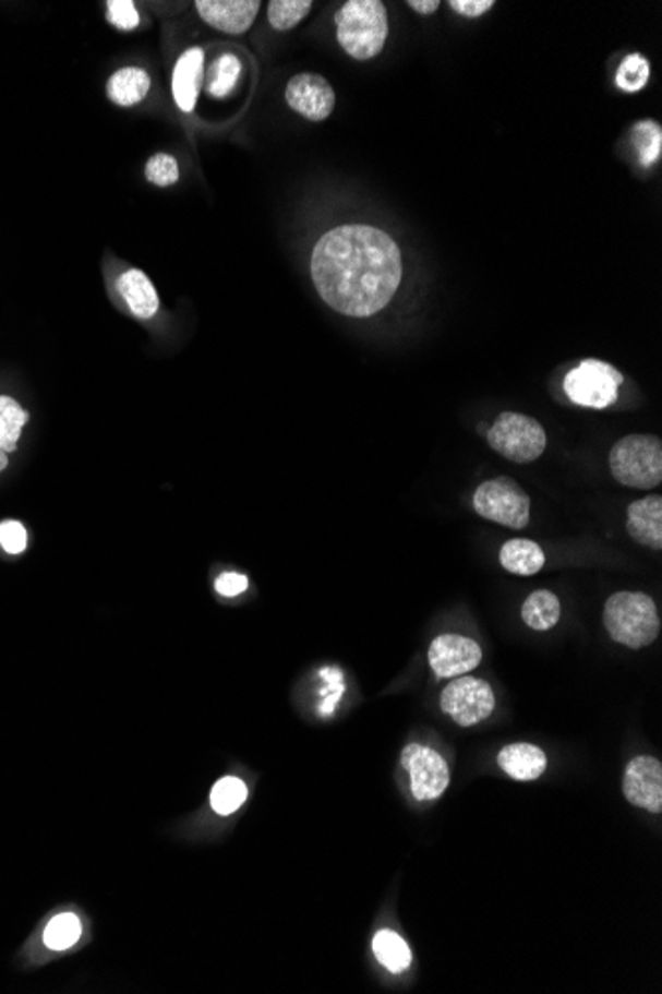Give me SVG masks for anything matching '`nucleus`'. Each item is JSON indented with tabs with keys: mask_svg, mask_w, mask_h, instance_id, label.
Returning a JSON list of instances; mask_svg holds the SVG:
<instances>
[{
	"mask_svg": "<svg viewBox=\"0 0 662 994\" xmlns=\"http://www.w3.org/2000/svg\"><path fill=\"white\" fill-rule=\"evenodd\" d=\"M397 242L368 225L327 230L312 252V278L327 307L349 318H370L387 307L401 285Z\"/></svg>",
	"mask_w": 662,
	"mask_h": 994,
	"instance_id": "1",
	"label": "nucleus"
},
{
	"mask_svg": "<svg viewBox=\"0 0 662 994\" xmlns=\"http://www.w3.org/2000/svg\"><path fill=\"white\" fill-rule=\"evenodd\" d=\"M337 40L356 60L380 55L389 34L387 9L381 0H349L336 14Z\"/></svg>",
	"mask_w": 662,
	"mask_h": 994,
	"instance_id": "2",
	"label": "nucleus"
},
{
	"mask_svg": "<svg viewBox=\"0 0 662 994\" xmlns=\"http://www.w3.org/2000/svg\"><path fill=\"white\" fill-rule=\"evenodd\" d=\"M603 622L611 639L629 649H642L661 634L657 606L641 591L613 594L605 603Z\"/></svg>",
	"mask_w": 662,
	"mask_h": 994,
	"instance_id": "3",
	"label": "nucleus"
},
{
	"mask_svg": "<svg viewBox=\"0 0 662 994\" xmlns=\"http://www.w3.org/2000/svg\"><path fill=\"white\" fill-rule=\"evenodd\" d=\"M615 481L633 489H652L662 481V441L654 435H627L609 455Z\"/></svg>",
	"mask_w": 662,
	"mask_h": 994,
	"instance_id": "4",
	"label": "nucleus"
},
{
	"mask_svg": "<svg viewBox=\"0 0 662 994\" xmlns=\"http://www.w3.org/2000/svg\"><path fill=\"white\" fill-rule=\"evenodd\" d=\"M490 447L511 463H532L540 459L547 438L533 417L502 414L489 431Z\"/></svg>",
	"mask_w": 662,
	"mask_h": 994,
	"instance_id": "5",
	"label": "nucleus"
},
{
	"mask_svg": "<svg viewBox=\"0 0 662 994\" xmlns=\"http://www.w3.org/2000/svg\"><path fill=\"white\" fill-rule=\"evenodd\" d=\"M530 496L510 477L482 482L474 492V511L496 525L521 530L530 523Z\"/></svg>",
	"mask_w": 662,
	"mask_h": 994,
	"instance_id": "6",
	"label": "nucleus"
},
{
	"mask_svg": "<svg viewBox=\"0 0 662 994\" xmlns=\"http://www.w3.org/2000/svg\"><path fill=\"white\" fill-rule=\"evenodd\" d=\"M621 383L623 375L607 361L583 360L565 375L564 390L574 404L605 409L617 402Z\"/></svg>",
	"mask_w": 662,
	"mask_h": 994,
	"instance_id": "7",
	"label": "nucleus"
},
{
	"mask_svg": "<svg viewBox=\"0 0 662 994\" xmlns=\"http://www.w3.org/2000/svg\"><path fill=\"white\" fill-rule=\"evenodd\" d=\"M441 707L460 727H474L489 719L496 707L494 691L478 678H456L441 693Z\"/></svg>",
	"mask_w": 662,
	"mask_h": 994,
	"instance_id": "8",
	"label": "nucleus"
},
{
	"mask_svg": "<svg viewBox=\"0 0 662 994\" xmlns=\"http://www.w3.org/2000/svg\"><path fill=\"white\" fill-rule=\"evenodd\" d=\"M401 763L411 776V792L419 802L436 800L445 794L450 775L441 754L421 744H407L402 749Z\"/></svg>",
	"mask_w": 662,
	"mask_h": 994,
	"instance_id": "9",
	"label": "nucleus"
},
{
	"mask_svg": "<svg viewBox=\"0 0 662 994\" xmlns=\"http://www.w3.org/2000/svg\"><path fill=\"white\" fill-rule=\"evenodd\" d=\"M284 98L296 113L310 121H324L336 108V92L326 77L320 74H298L293 76Z\"/></svg>",
	"mask_w": 662,
	"mask_h": 994,
	"instance_id": "10",
	"label": "nucleus"
},
{
	"mask_svg": "<svg viewBox=\"0 0 662 994\" xmlns=\"http://www.w3.org/2000/svg\"><path fill=\"white\" fill-rule=\"evenodd\" d=\"M482 661V649L477 642L462 635H438L429 647V666L436 678H462L477 669Z\"/></svg>",
	"mask_w": 662,
	"mask_h": 994,
	"instance_id": "11",
	"label": "nucleus"
},
{
	"mask_svg": "<svg viewBox=\"0 0 662 994\" xmlns=\"http://www.w3.org/2000/svg\"><path fill=\"white\" fill-rule=\"evenodd\" d=\"M623 792L633 806L649 810L652 814H661V761L654 756H635L625 770Z\"/></svg>",
	"mask_w": 662,
	"mask_h": 994,
	"instance_id": "12",
	"label": "nucleus"
},
{
	"mask_svg": "<svg viewBox=\"0 0 662 994\" xmlns=\"http://www.w3.org/2000/svg\"><path fill=\"white\" fill-rule=\"evenodd\" d=\"M201 19L220 33L244 34L261 11L258 0H196Z\"/></svg>",
	"mask_w": 662,
	"mask_h": 994,
	"instance_id": "13",
	"label": "nucleus"
},
{
	"mask_svg": "<svg viewBox=\"0 0 662 994\" xmlns=\"http://www.w3.org/2000/svg\"><path fill=\"white\" fill-rule=\"evenodd\" d=\"M205 80V52L203 48H189L179 60L174 62L173 80H171V89H173L174 104L177 108L185 113L195 110L196 99L203 88Z\"/></svg>",
	"mask_w": 662,
	"mask_h": 994,
	"instance_id": "14",
	"label": "nucleus"
},
{
	"mask_svg": "<svg viewBox=\"0 0 662 994\" xmlns=\"http://www.w3.org/2000/svg\"><path fill=\"white\" fill-rule=\"evenodd\" d=\"M627 532L642 547L662 548V496L652 494L635 501L627 511Z\"/></svg>",
	"mask_w": 662,
	"mask_h": 994,
	"instance_id": "15",
	"label": "nucleus"
},
{
	"mask_svg": "<svg viewBox=\"0 0 662 994\" xmlns=\"http://www.w3.org/2000/svg\"><path fill=\"white\" fill-rule=\"evenodd\" d=\"M498 766L514 780H535L545 773L547 758L542 749L528 743H516L504 746L498 754Z\"/></svg>",
	"mask_w": 662,
	"mask_h": 994,
	"instance_id": "16",
	"label": "nucleus"
},
{
	"mask_svg": "<svg viewBox=\"0 0 662 994\" xmlns=\"http://www.w3.org/2000/svg\"><path fill=\"white\" fill-rule=\"evenodd\" d=\"M118 292L125 300L131 312L142 320H149L159 310V296H157L155 286L149 280V276L137 268H131L128 273L121 274L118 278Z\"/></svg>",
	"mask_w": 662,
	"mask_h": 994,
	"instance_id": "17",
	"label": "nucleus"
},
{
	"mask_svg": "<svg viewBox=\"0 0 662 994\" xmlns=\"http://www.w3.org/2000/svg\"><path fill=\"white\" fill-rule=\"evenodd\" d=\"M152 88L149 74L142 68H121L108 80V98L118 106H135L147 98Z\"/></svg>",
	"mask_w": 662,
	"mask_h": 994,
	"instance_id": "18",
	"label": "nucleus"
},
{
	"mask_svg": "<svg viewBox=\"0 0 662 994\" xmlns=\"http://www.w3.org/2000/svg\"><path fill=\"white\" fill-rule=\"evenodd\" d=\"M499 564L516 576H533L543 568L545 556L542 548L532 540L514 538L499 550Z\"/></svg>",
	"mask_w": 662,
	"mask_h": 994,
	"instance_id": "19",
	"label": "nucleus"
},
{
	"mask_svg": "<svg viewBox=\"0 0 662 994\" xmlns=\"http://www.w3.org/2000/svg\"><path fill=\"white\" fill-rule=\"evenodd\" d=\"M559 615H562V606H559L557 596L552 591H533L532 596L521 606L523 623L535 632L552 630L555 623L559 622Z\"/></svg>",
	"mask_w": 662,
	"mask_h": 994,
	"instance_id": "20",
	"label": "nucleus"
},
{
	"mask_svg": "<svg viewBox=\"0 0 662 994\" xmlns=\"http://www.w3.org/2000/svg\"><path fill=\"white\" fill-rule=\"evenodd\" d=\"M373 953L387 971L402 972L411 965V950L395 931H380L373 937Z\"/></svg>",
	"mask_w": 662,
	"mask_h": 994,
	"instance_id": "21",
	"label": "nucleus"
},
{
	"mask_svg": "<svg viewBox=\"0 0 662 994\" xmlns=\"http://www.w3.org/2000/svg\"><path fill=\"white\" fill-rule=\"evenodd\" d=\"M28 411L22 409L16 399L9 395H0V451H4L7 455L16 451L22 427L28 423Z\"/></svg>",
	"mask_w": 662,
	"mask_h": 994,
	"instance_id": "22",
	"label": "nucleus"
},
{
	"mask_svg": "<svg viewBox=\"0 0 662 994\" xmlns=\"http://www.w3.org/2000/svg\"><path fill=\"white\" fill-rule=\"evenodd\" d=\"M242 74V64L234 55L218 56L217 60L210 64L207 74V92L213 98H228L232 89L237 88V82Z\"/></svg>",
	"mask_w": 662,
	"mask_h": 994,
	"instance_id": "23",
	"label": "nucleus"
},
{
	"mask_svg": "<svg viewBox=\"0 0 662 994\" xmlns=\"http://www.w3.org/2000/svg\"><path fill=\"white\" fill-rule=\"evenodd\" d=\"M312 7V0H272L268 4V21L272 28L286 33L302 23Z\"/></svg>",
	"mask_w": 662,
	"mask_h": 994,
	"instance_id": "24",
	"label": "nucleus"
},
{
	"mask_svg": "<svg viewBox=\"0 0 662 994\" xmlns=\"http://www.w3.org/2000/svg\"><path fill=\"white\" fill-rule=\"evenodd\" d=\"M633 143L637 147L639 161L645 167H651L661 159L662 154V130L657 121H639L633 128Z\"/></svg>",
	"mask_w": 662,
	"mask_h": 994,
	"instance_id": "25",
	"label": "nucleus"
},
{
	"mask_svg": "<svg viewBox=\"0 0 662 994\" xmlns=\"http://www.w3.org/2000/svg\"><path fill=\"white\" fill-rule=\"evenodd\" d=\"M246 794H249V790H246V785L242 780L234 778V776H227V778L218 780L215 788H213L210 806L220 816H228V814L237 812L244 804Z\"/></svg>",
	"mask_w": 662,
	"mask_h": 994,
	"instance_id": "26",
	"label": "nucleus"
},
{
	"mask_svg": "<svg viewBox=\"0 0 662 994\" xmlns=\"http://www.w3.org/2000/svg\"><path fill=\"white\" fill-rule=\"evenodd\" d=\"M82 937V923L72 913H62L48 923L44 943L52 950L70 949Z\"/></svg>",
	"mask_w": 662,
	"mask_h": 994,
	"instance_id": "27",
	"label": "nucleus"
},
{
	"mask_svg": "<svg viewBox=\"0 0 662 994\" xmlns=\"http://www.w3.org/2000/svg\"><path fill=\"white\" fill-rule=\"evenodd\" d=\"M651 77V64L641 55H629L617 70V86L623 92H639Z\"/></svg>",
	"mask_w": 662,
	"mask_h": 994,
	"instance_id": "28",
	"label": "nucleus"
},
{
	"mask_svg": "<svg viewBox=\"0 0 662 994\" xmlns=\"http://www.w3.org/2000/svg\"><path fill=\"white\" fill-rule=\"evenodd\" d=\"M145 177L153 185H174L179 181V164L173 155L155 154L145 165Z\"/></svg>",
	"mask_w": 662,
	"mask_h": 994,
	"instance_id": "29",
	"label": "nucleus"
},
{
	"mask_svg": "<svg viewBox=\"0 0 662 994\" xmlns=\"http://www.w3.org/2000/svg\"><path fill=\"white\" fill-rule=\"evenodd\" d=\"M108 21L120 31H135L140 26V12L131 0H109Z\"/></svg>",
	"mask_w": 662,
	"mask_h": 994,
	"instance_id": "30",
	"label": "nucleus"
},
{
	"mask_svg": "<svg viewBox=\"0 0 662 994\" xmlns=\"http://www.w3.org/2000/svg\"><path fill=\"white\" fill-rule=\"evenodd\" d=\"M0 544L9 554H22L28 544L26 528L19 520L0 523Z\"/></svg>",
	"mask_w": 662,
	"mask_h": 994,
	"instance_id": "31",
	"label": "nucleus"
},
{
	"mask_svg": "<svg viewBox=\"0 0 662 994\" xmlns=\"http://www.w3.org/2000/svg\"><path fill=\"white\" fill-rule=\"evenodd\" d=\"M215 588H217L220 596L232 598V596H239V594H242V591L249 588V578L242 576V574H232V572H228V574H222V576L217 579Z\"/></svg>",
	"mask_w": 662,
	"mask_h": 994,
	"instance_id": "32",
	"label": "nucleus"
},
{
	"mask_svg": "<svg viewBox=\"0 0 662 994\" xmlns=\"http://www.w3.org/2000/svg\"><path fill=\"white\" fill-rule=\"evenodd\" d=\"M450 7L468 19H477L484 12H489L494 7V2L492 0H450Z\"/></svg>",
	"mask_w": 662,
	"mask_h": 994,
	"instance_id": "33",
	"label": "nucleus"
},
{
	"mask_svg": "<svg viewBox=\"0 0 662 994\" xmlns=\"http://www.w3.org/2000/svg\"><path fill=\"white\" fill-rule=\"evenodd\" d=\"M409 7L413 9L414 12L419 14H433V12L438 11L441 2L438 0H409Z\"/></svg>",
	"mask_w": 662,
	"mask_h": 994,
	"instance_id": "34",
	"label": "nucleus"
},
{
	"mask_svg": "<svg viewBox=\"0 0 662 994\" xmlns=\"http://www.w3.org/2000/svg\"><path fill=\"white\" fill-rule=\"evenodd\" d=\"M7 465H9V455L4 451H0V472L7 469Z\"/></svg>",
	"mask_w": 662,
	"mask_h": 994,
	"instance_id": "35",
	"label": "nucleus"
}]
</instances>
